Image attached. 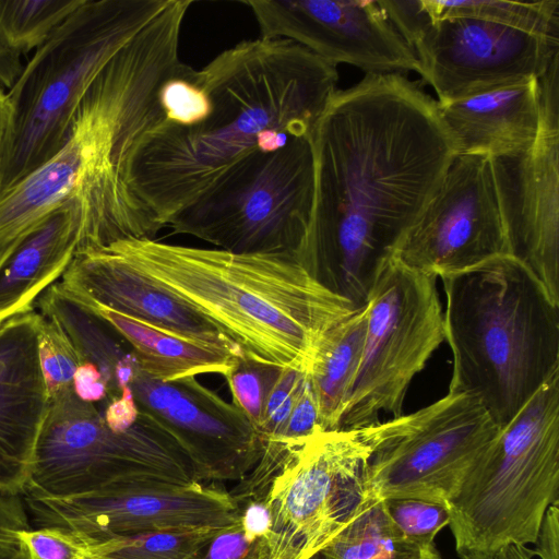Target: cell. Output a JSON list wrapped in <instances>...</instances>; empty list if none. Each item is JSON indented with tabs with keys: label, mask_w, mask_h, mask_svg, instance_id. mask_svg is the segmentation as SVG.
<instances>
[{
	"label": "cell",
	"mask_w": 559,
	"mask_h": 559,
	"mask_svg": "<svg viewBox=\"0 0 559 559\" xmlns=\"http://www.w3.org/2000/svg\"><path fill=\"white\" fill-rule=\"evenodd\" d=\"M312 142L314 205L299 261L359 308L456 152L437 102L402 74L337 90Z\"/></svg>",
	"instance_id": "obj_1"
},
{
	"label": "cell",
	"mask_w": 559,
	"mask_h": 559,
	"mask_svg": "<svg viewBox=\"0 0 559 559\" xmlns=\"http://www.w3.org/2000/svg\"><path fill=\"white\" fill-rule=\"evenodd\" d=\"M207 97L190 126L162 116L131 146L126 183L164 228L235 164L313 139L338 80L336 66L284 38L243 40L195 72Z\"/></svg>",
	"instance_id": "obj_2"
},
{
	"label": "cell",
	"mask_w": 559,
	"mask_h": 559,
	"mask_svg": "<svg viewBox=\"0 0 559 559\" xmlns=\"http://www.w3.org/2000/svg\"><path fill=\"white\" fill-rule=\"evenodd\" d=\"M192 4L167 0L98 73L60 151L0 192V258L73 199L85 210L79 249L154 239L163 228L127 186L126 165L134 141L162 116L163 84L186 64L179 41Z\"/></svg>",
	"instance_id": "obj_3"
},
{
	"label": "cell",
	"mask_w": 559,
	"mask_h": 559,
	"mask_svg": "<svg viewBox=\"0 0 559 559\" xmlns=\"http://www.w3.org/2000/svg\"><path fill=\"white\" fill-rule=\"evenodd\" d=\"M207 318L243 356L308 369L321 337L354 305L289 253H236L155 239L107 246Z\"/></svg>",
	"instance_id": "obj_4"
},
{
	"label": "cell",
	"mask_w": 559,
	"mask_h": 559,
	"mask_svg": "<svg viewBox=\"0 0 559 559\" xmlns=\"http://www.w3.org/2000/svg\"><path fill=\"white\" fill-rule=\"evenodd\" d=\"M440 278L448 392L475 397L501 429L559 371V302L510 254Z\"/></svg>",
	"instance_id": "obj_5"
},
{
	"label": "cell",
	"mask_w": 559,
	"mask_h": 559,
	"mask_svg": "<svg viewBox=\"0 0 559 559\" xmlns=\"http://www.w3.org/2000/svg\"><path fill=\"white\" fill-rule=\"evenodd\" d=\"M166 1L84 0L36 49L7 93L12 117L0 156V192L60 151L98 73Z\"/></svg>",
	"instance_id": "obj_6"
},
{
	"label": "cell",
	"mask_w": 559,
	"mask_h": 559,
	"mask_svg": "<svg viewBox=\"0 0 559 559\" xmlns=\"http://www.w3.org/2000/svg\"><path fill=\"white\" fill-rule=\"evenodd\" d=\"M559 489V371L501 428L448 502L461 559L534 544Z\"/></svg>",
	"instance_id": "obj_7"
},
{
	"label": "cell",
	"mask_w": 559,
	"mask_h": 559,
	"mask_svg": "<svg viewBox=\"0 0 559 559\" xmlns=\"http://www.w3.org/2000/svg\"><path fill=\"white\" fill-rule=\"evenodd\" d=\"M141 412V411H140ZM202 483L176 440L141 412L128 429H110L73 388L50 399L24 498H70L114 486Z\"/></svg>",
	"instance_id": "obj_8"
},
{
	"label": "cell",
	"mask_w": 559,
	"mask_h": 559,
	"mask_svg": "<svg viewBox=\"0 0 559 559\" xmlns=\"http://www.w3.org/2000/svg\"><path fill=\"white\" fill-rule=\"evenodd\" d=\"M397 424L399 417L265 441L275 475L264 497L271 514L267 559H311L356 518L367 463Z\"/></svg>",
	"instance_id": "obj_9"
},
{
	"label": "cell",
	"mask_w": 559,
	"mask_h": 559,
	"mask_svg": "<svg viewBox=\"0 0 559 559\" xmlns=\"http://www.w3.org/2000/svg\"><path fill=\"white\" fill-rule=\"evenodd\" d=\"M311 138L290 136L275 151L235 164L168 227L236 253H289L299 260L314 205Z\"/></svg>",
	"instance_id": "obj_10"
},
{
	"label": "cell",
	"mask_w": 559,
	"mask_h": 559,
	"mask_svg": "<svg viewBox=\"0 0 559 559\" xmlns=\"http://www.w3.org/2000/svg\"><path fill=\"white\" fill-rule=\"evenodd\" d=\"M436 280L394 254L381 267L366 302L364 348L340 429L376 425L382 413L404 415L409 384L444 341Z\"/></svg>",
	"instance_id": "obj_11"
},
{
	"label": "cell",
	"mask_w": 559,
	"mask_h": 559,
	"mask_svg": "<svg viewBox=\"0 0 559 559\" xmlns=\"http://www.w3.org/2000/svg\"><path fill=\"white\" fill-rule=\"evenodd\" d=\"M499 430L485 407L463 393L448 392L400 416L367 463L361 504L411 498L447 506Z\"/></svg>",
	"instance_id": "obj_12"
},
{
	"label": "cell",
	"mask_w": 559,
	"mask_h": 559,
	"mask_svg": "<svg viewBox=\"0 0 559 559\" xmlns=\"http://www.w3.org/2000/svg\"><path fill=\"white\" fill-rule=\"evenodd\" d=\"M509 254L490 157L455 155L394 255L440 277Z\"/></svg>",
	"instance_id": "obj_13"
},
{
	"label": "cell",
	"mask_w": 559,
	"mask_h": 559,
	"mask_svg": "<svg viewBox=\"0 0 559 559\" xmlns=\"http://www.w3.org/2000/svg\"><path fill=\"white\" fill-rule=\"evenodd\" d=\"M438 104L537 80L559 55L552 39L467 17L430 21L412 41Z\"/></svg>",
	"instance_id": "obj_14"
},
{
	"label": "cell",
	"mask_w": 559,
	"mask_h": 559,
	"mask_svg": "<svg viewBox=\"0 0 559 559\" xmlns=\"http://www.w3.org/2000/svg\"><path fill=\"white\" fill-rule=\"evenodd\" d=\"M24 501L36 527H67L92 540L222 528L240 519L239 506L216 483L114 486L70 498Z\"/></svg>",
	"instance_id": "obj_15"
},
{
	"label": "cell",
	"mask_w": 559,
	"mask_h": 559,
	"mask_svg": "<svg viewBox=\"0 0 559 559\" xmlns=\"http://www.w3.org/2000/svg\"><path fill=\"white\" fill-rule=\"evenodd\" d=\"M263 38L292 40L336 66L401 74L419 64L378 1L247 0Z\"/></svg>",
	"instance_id": "obj_16"
},
{
	"label": "cell",
	"mask_w": 559,
	"mask_h": 559,
	"mask_svg": "<svg viewBox=\"0 0 559 559\" xmlns=\"http://www.w3.org/2000/svg\"><path fill=\"white\" fill-rule=\"evenodd\" d=\"M129 388L139 409L176 440L202 483L240 481L258 463L263 441L249 418L197 378L160 382L138 368Z\"/></svg>",
	"instance_id": "obj_17"
},
{
	"label": "cell",
	"mask_w": 559,
	"mask_h": 559,
	"mask_svg": "<svg viewBox=\"0 0 559 559\" xmlns=\"http://www.w3.org/2000/svg\"><path fill=\"white\" fill-rule=\"evenodd\" d=\"M508 251L559 302V111L527 150L490 157Z\"/></svg>",
	"instance_id": "obj_18"
},
{
	"label": "cell",
	"mask_w": 559,
	"mask_h": 559,
	"mask_svg": "<svg viewBox=\"0 0 559 559\" xmlns=\"http://www.w3.org/2000/svg\"><path fill=\"white\" fill-rule=\"evenodd\" d=\"M59 283L74 295L167 333L239 350L197 309L107 247L76 250Z\"/></svg>",
	"instance_id": "obj_19"
},
{
	"label": "cell",
	"mask_w": 559,
	"mask_h": 559,
	"mask_svg": "<svg viewBox=\"0 0 559 559\" xmlns=\"http://www.w3.org/2000/svg\"><path fill=\"white\" fill-rule=\"evenodd\" d=\"M39 312L0 325V492L23 495L48 408L38 359Z\"/></svg>",
	"instance_id": "obj_20"
},
{
	"label": "cell",
	"mask_w": 559,
	"mask_h": 559,
	"mask_svg": "<svg viewBox=\"0 0 559 559\" xmlns=\"http://www.w3.org/2000/svg\"><path fill=\"white\" fill-rule=\"evenodd\" d=\"M437 105L456 155L516 153L539 134L537 80Z\"/></svg>",
	"instance_id": "obj_21"
},
{
	"label": "cell",
	"mask_w": 559,
	"mask_h": 559,
	"mask_svg": "<svg viewBox=\"0 0 559 559\" xmlns=\"http://www.w3.org/2000/svg\"><path fill=\"white\" fill-rule=\"evenodd\" d=\"M84 226V206L73 199L0 258V325L34 311L37 299L73 260Z\"/></svg>",
	"instance_id": "obj_22"
},
{
	"label": "cell",
	"mask_w": 559,
	"mask_h": 559,
	"mask_svg": "<svg viewBox=\"0 0 559 559\" xmlns=\"http://www.w3.org/2000/svg\"><path fill=\"white\" fill-rule=\"evenodd\" d=\"M70 294L114 328L131 349L139 369L154 380L173 382L207 373L224 377L241 355L230 347L167 333L87 298Z\"/></svg>",
	"instance_id": "obj_23"
},
{
	"label": "cell",
	"mask_w": 559,
	"mask_h": 559,
	"mask_svg": "<svg viewBox=\"0 0 559 559\" xmlns=\"http://www.w3.org/2000/svg\"><path fill=\"white\" fill-rule=\"evenodd\" d=\"M367 304L331 328L318 343L307 369L322 430L340 429L364 348Z\"/></svg>",
	"instance_id": "obj_24"
},
{
	"label": "cell",
	"mask_w": 559,
	"mask_h": 559,
	"mask_svg": "<svg viewBox=\"0 0 559 559\" xmlns=\"http://www.w3.org/2000/svg\"><path fill=\"white\" fill-rule=\"evenodd\" d=\"M320 559H421L390 518L384 501L362 504L356 518L324 547Z\"/></svg>",
	"instance_id": "obj_25"
},
{
	"label": "cell",
	"mask_w": 559,
	"mask_h": 559,
	"mask_svg": "<svg viewBox=\"0 0 559 559\" xmlns=\"http://www.w3.org/2000/svg\"><path fill=\"white\" fill-rule=\"evenodd\" d=\"M431 21L451 17L484 20L559 39V1L421 0Z\"/></svg>",
	"instance_id": "obj_26"
},
{
	"label": "cell",
	"mask_w": 559,
	"mask_h": 559,
	"mask_svg": "<svg viewBox=\"0 0 559 559\" xmlns=\"http://www.w3.org/2000/svg\"><path fill=\"white\" fill-rule=\"evenodd\" d=\"M84 0H0V33L24 55L41 46Z\"/></svg>",
	"instance_id": "obj_27"
},
{
	"label": "cell",
	"mask_w": 559,
	"mask_h": 559,
	"mask_svg": "<svg viewBox=\"0 0 559 559\" xmlns=\"http://www.w3.org/2000/svg\"><path fill=\"white\" fill-rule=\"evenodd\" d=\"M217 530L159 531L90 539L91 559H187Z\"/></svg>",
	"instance_id": "obj_28"
},
{
	"label": "cell",
	"mask_w": 559,
	"mask_h": 559,
	"mask_svg": "<svg viewBox=\"0 0 559 559\" xmlns=\"http://www.w3.org/2000/svg\"><path fill=\"white\" fill-rule=\"evenodd\" d=\"M281 369L241 354L224 376L233 396L231 403L245 413L258 432L267 395Z\"/></svg>",
	"instance_id": "obj_29"
},
{
	"label": "cell",
	"mask_w": 559,
	"mask_h": 559,
	"mask_svg": "<svg viewBox=\"0 0 559 559\" xmlns=\"http://www.w3.org/2000/svg\"><path fill=\"white\" fill-rule=\"evenodd\" d=\"M37 343L39 366L50 400L73 388V377L80 360L63 330L43 314L38 321Z\"/></svg>",
	"instance_id": "obj_30"
},
{
	"label": "cell",
	"mask_w": 559,
	"mask_h": 559,
	"mask_svg": "<svg viewBox=\"0 0 559 559\" xmlns=\"http://www.w3.org/2000/svg\"><path fill=\"white\" fill-rule=\"evenodd\" d=\"M385 509L402 534L420 550L435 544L437 534L449 524L444 504L411 498L384 500Z\"/></svg>",
	"instance_id": "obj_31"
},
{
	"label": "cell",
	"mask_w": 559,
	"mask_h": 559,
	"mask_svg": "<svg viewBox=\"0 0 559 559\" xmlns=\"http://www.w3.org/2000/svg\"><path fill=\"white\" fill-rule=\"evenodd\" d=\"M19 537L32 559H91L90 539L67 527L28 528Z\"/></svg>",
	"instance_id": "obj_32"
},
{
	"label": "cell",
	"mask_w": 559,
	"mask_h": 559,
	"mask_svg": "<svg viewBox=\"0 0 559 559\" xmlns=\"http://www.w3.org/2000/svg\"><path fill=\"white\" fill-rule=\"evenodd\" d=\"M187 559H267L265 537H252L241 521L218 528Z\"/></svg>",
	"instance_id": "obj_33"
},
{
	"label": "cell",
	"mask_w": 559,
	"mask_h": 559,
	"mask_svg": "<svg viewBox=\"0 0 559 559\" xmlns=\"http://www.w3.org/2000/svg\"><path fill=\"white\" fill-rule=\"evenodd\" d=\"M307 378V369L283 367L265 402L259 429L262 441L274 438L295 405Z\"/></svg>",
	"instance_id": "obj_34"
},
{
	"label": "cell",
	"mask_w": 559,
	"mask_h": 559,
	"mask_svg": "<svg viewBox=\"0 0 559 559\" xmlns=\"http://www.w3.org/2000/svg\"><path fill=\"white\" fill-rule=\"evenodd\" d=\"M28 528V515L20 496L0 492V559H11L20 551L19 534Z\"/></svg>",
	"instance_id": "obj_35"
},
{
	"label": "cell",
	"mask_w": 559,
	"mask_h": 559,
	"mask_svg": "<svg viewBox=\"0 0 559 559\" xmlns=\"http://www.w3.org/2000/svg\"><path fill=\"white\" fill-rule=\"evenodd\" d=\"M322 430L316 397L308 374L304 388L278 433L271 439L293 440L308 437ZM269 440V439H266Z\"/></svg>",
	"instance_id": "obj_36"
},
{
	"label": "cell",
	"mask_w": 559,
	"mask_h": 559,
	"mask_svg": "<svg viewBox=\"0 0 559 559\" xmlns=\"http://www.w3.org/2000/svg\"><path fill=\"white\" fill-rule=\"evenodd\" d=\"M72 386L75 395L83 402L96 405L108 401L107 383L98 368L91 362L79 365Z\"/></svg>",
	"instance_id": "obj_37"
},
{
	"label": "cell",
	"mask_w": 559,
	"mask_h": 559,
	"mask_svg": "<svg viewBox=\"0 0 559 559\" xmlns=\"http://www.w3.org/2000/svg\"><path fill=\"white\" fill-rule=\"evenodd\" d=\"M100 411L107 426L116 431L130 428L141 414L129 385L119 396L108 400Z\"/></svg>",
	"instance_id": "obj_38"
},
{
	"label": "cell",
	"mask_w": 559,
	"mask_h": 559,
	"mask_svg": "<svg viewBox=\"0 0 559 559\" xmlns=\"http://www.w3.org/2000/svg\"><path fill=\"white\" fill-rule=\"evenodd\" d=\"M559 501L552 502L545 512L534 549L540 559H559Z\"/></svg>",
	"instance_id": "obj_39"
},
{
	"label": "cell",
	"mask_w": 559,
	"mask_h": 559,
	"mask_svg": "<svg viewBox=\"0 0 559 559\" xmlns=\"http://www.w3.org/2000/svg\"><path fill=\"white\" fill-rule=\"evenodd\" d=\"M239 508L245 531L252 537L266 538L271 527V514L265 500H249L239 504Z\"/></svg>",
	"instance_id": "obj_40"
},
{
	"label": "cell",
	"mask_w": 559,
	"mask_h": 559,
	"mask_svg": "<svg viewBox=\"0 0 559 559\" xmlns=\"http://www.w3.org/2000/svg\"><path fill=\"white\" fill-rule=\"evenodd\" d=\"M22 55L13 49L0 33V88H11L21 75L24 66Z\"/></svg>",
	"instance_id": "obj_41"
},
{
	"label": "cell",
	"mask_w": 559,
	"mask_h": 559,
	"mask_svg": "<svg viewBox=\"0 0 559 559\" xmlns=\"http://www.w3.org/2000/svg\"><path fill=\"white\" fill-rule=\"evenodd\" d=\"M535 556L534 549L525 545H507L495 552L473 557L468 559H533ZM421 559H443L436 545H431L428 548L420 550Z\"/></svg>",
	"instance_id": "obj_42"
},
{
	"label": "cell",
	"mask_w": 559,
	"mask_h": 559,
	"mask_svg": "<svg viewBox=\"0 0 559 559\" xmlns=\"http://www.w3.org/2000/svg\"><path fill=\"white\" fill-rule=\"evenodd\" d=\"M12 110L7 94L0 88V156L11 124Z\"/></svg>",
	"instance_id": "obj_43"
},
{
	"label": "cell",
	"mask_w": 559,
	"mask_h": 559,
	"mask_svg": "<svg viewBox=\"0 0 559 559\" xmlns=\"http://www.w3.org/2000/svg\"><path fill=\"white\" fill-rule=\"evenodd\" d=\"M11 559H32L27 548L22 544L20 551L14 555Z\"/></svg>",
	"instance_id": "obj_44"
},
{
	"label": "cell",
	"mask_w": 559,
	"mask_h": 559,
	"mask_svg": "<svg viewBox=\"0 0 559 559\" xmlns=\"http://www.w3.org/2000/svg\"><path fill=\"white\" fill-rule=\"evenodd\" d=\"M311 559H320L319 555L314 556L313 558Z\"/></svg>",
	"instance_id": "obj_45"
}]
</instances>
